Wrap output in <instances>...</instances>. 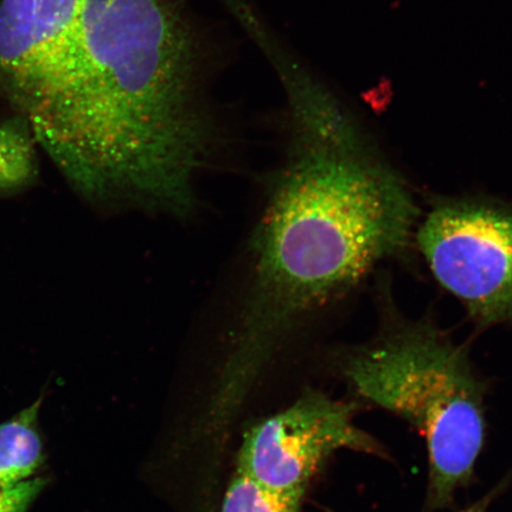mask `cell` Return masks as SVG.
Wrapping results in <instances>:
<instances>
[{
  "label": "cell",
  "mask_w": 512,
  "mask_h": 512,
  "mask_svg": "<svg viewBox=\"0 0 512 512\" xmlns=\"http://www.w3.org/2000/svg\"><path fill=\"white\" fill-rule=\"evenodd\" d=\"M188 0H78L19 112L74 187L170 214L213 145Z\"/></svg>",
  "instance_id": "cell-1"
},
{
  "label": "cell",
  "mask_w": 512,
  "mask_h": 512,
  "mask_svg": "<svg viewBox=\"0 0 512 512\" xmlns=\"http://www.w3.org/2000/svg\"><path fill=\"white\" fill-rule=\"evenodd\" d=\"M354 403L306 390L292 406L258 422L241 444L238 470L266 488L305 496L307 486L339 450L380 454L355 425Z\"/></svg>",
  "instance_id": "cell-5"
},
{
  "label": "cell",
  "mask_w": 512,
  "mask_h": 512,
  "mask_svg": "<svg viewBox=\"0 0 512 512\" xmlns=\"http://www.w3.org/2000/svg\"><path fill=\"white\" fill-rule=\"evenodd\" d=\"M462 512H486V503L485 502L477 503L476 505H472L471 508L466 509Z\"/></svg>",
  "instance_id": "cell-10"
},
{
  "label": "cell",
  "mask_w": 512,
  "mask_h": 512,
  "mask_svg": "<svg viewBox=\"0 0 512 512\" xmlns=\"http://www.w3.org/2000/svg\"><path fill=\"white\" fill-rule=\"evenodd\" d=\"M414 245L478 329L512 325V201L434 197L422 211Z\"/></svg>",
  "instance_id": "cell-4"
},
{
  "label": "cell",
  "mask_w": 512,
  "mask_h": 512,
  "mask_svg": "<svg viewBox=\"0 0 512 512\" xmlns=\"http://www.w3.org/2000/svg\"><path fill=\"white\" fill-rule=\"evenodd\" d=\"M46 480L34 478L0 488V512H27L40 495Z\"/></svg>",
  "instance_id": "cell-9"
},
{
  "label": "cell",
  "mask_w": 512,
  "mask_h": 512,
  "mask_svg": "<svg viewBox=\"0 0 512 512\" xmlns=\"http://www.w3.org/2000/svg\"><path fill=\"white\" fill-rule=\"evenodd\" d=\"M290 144L253 245L252 283L220 389L239 398L294 326L406 255L422 210L411 185L303 70L279 79Z\"/></svg>",
  "instance_id": "cell-2"
},
{
  "label": "cell",
  "mask_w": 512,
  "mask_h": 512,
  "mask_svg": "<svg viewBox=\"0 0 512 512\" xmlns=\"http://www.w3.org/2000/svg\"><path fill=\"white\" fill-rule=\"evenodd\" d=\"M41 402L0 425V488L30 479L42 463V441L37 431Z\"/></svg>",
  "instance_id": "cell-6"
},
{
  "label": "cell",
  "mask_w": 512,
  "mask_h": 512,
  "mask_svg": "<svg viewBox=\"0 0 512 512\" xmlns=\"http://www.w3.org/2000/svg\"><path fill=\"white\" fill-rule=\"evenodd\" d=\"M34 138L24 118L0 123V196L18 194L36 182L38 160Z\"/></svg>",
  "instance_id": "cell-7"
},
{
  "label": "cell",
  "mask_w": 512,
  "mask_h": 512,
  "mask_svg": "<svg viewBox=\"0 0 512 512\" xmlns=\"http://www.w3.org/2000/svg\"><path fill=\"white\" fill-rule=\"evenodd\" d=\"M380 329L345 356L343 373L363 398L424 434L430 499L443 507L473 475L485 439L484 383L469 352L432 319L383 302Z\"/></svg>",
  "instance_id": "cell-3"
},
{
  "label": "cell",
  "mask_w": 512,
  "mask_h": 512,
  "mask_svg": "<svg viewBox=\"0 0 512 512\" xmlns=\"http://www.w3.org/2000/svg\"><path fill=\"white\" fill-rule=\"evenodd\" d=\"M303 498L268 489L236 471L224 492L220 512H300Z\"/></svg>",
  "instance_id": "cell-8"
}]
</instances>
